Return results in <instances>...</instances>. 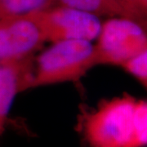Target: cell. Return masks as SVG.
Wrapping results in <instances>:
<instances>
[{"mask_svg":"<svg viewBox=\"0 0 147 147\" xmlns=\"http://www.w3.org/2000/svg\"><path fill=\"white\" fill-rule=\"evenodd\" d=\"M88 147L147 146V100L129 94L85 108L79 118Z\"/></svg>","mask_w":147,"mask_h":147,"instance_id":"6da1fadb","label":"cell"},{"mask_svg":"<svg viewBox=\"0 0 147 147\" xmlns=\"http://www.w3.org/2000/svg\"><path fill=\"white\" fill-rule=\"evenodd\" d=\"M96 65L92 42L66 40L53 42L32 65L27 89L76 82Z\"/></svg>","mask_w":147,"mask_h":147,"instance_id":"7a4b0ae2","label":"cell"},{"mask_svg":"<svg viewBox=\"0 0 147 147\" xmlns=\"http://www.w3.org/2000/svg\"><path fill=\"white\" fill-rule=\"evenodd\" d=\"M94 43L96 65L122 66L147 50V32L132 19L114 17L101 25Z\"/></svg>","mask_w":147,"mask_h":147,"instance_id":"3957f363","label":"cell"},{"mask_svg":"<svg viewBox=\"0 0 147 147\" xmlns=\"http://www.w3.org/2000/svg\"><path fill=\"white\" fill-rule=\"evenodd\" d=\"M41 29L47 42L96 40L101 29L99 16L57 6L29 14Z\"/></svg>","mask_w":147,"mask_h":147,"instance_id":"277c9868","label":"cell"},{"mask_svg":"<svg viewBox=\"0 0 147 147\" xmlns=\"http://www.w3.org/2000/svg\"><path fill=\"white\" fill-rule=\"evenodd\" d=\"M45 42L41 29L30 15L0 20V63L30 60Z\"/></svg>","mask_w":147,"mask_h":147,"instance_id":"5b68a950","label":"cell"},{"mask_svg":"<svg viewBox=\"0 0 147 147\" xmlns=\"http://www.w3.org/2000/svg\"><path fill=\"white\" fill-rule=\"evenodd\" d=\"M31 59L18 63H0V134L16 95L27 89Z\"/></svg>","mask_w":147,"mask_h":147,"instance_id":"8992f818","label":"cell"},{"mask_svg":"<svg viewBox=\"0 0 147 147\" xmlns=\"http://www.w3.org/2000/svg\"><path fill=\"white\" fill-rule=\"evenodd\" d=\"M54 3L97 16L119 15L133 20L138 16L130 0H54Z\"/></svg>","mask_w":147,"mask_h":147,"instance_id":"52a82bcc","label":"cell"},{"mask_svg":"<svg viewBox=\"0 0 147 147\" xmlns=\"http://www.w3.org/2000/svg\"><path fill=\"white\" fill-rule=\"evenodd\" d=\"M54 0H0V20L29 15L51 7Z\"/></svg>","mask_w":147,"mask_h":147,"instance_id":"ba28073f","label":"cell"},{"mask_svg":"<svg viewBox=\"0 0 147 147\" xmlns=\"http://www.w3.org/2000/svg\"><path fill=\"white\" fill-rule=\"evenodd\" d=\"M121 67L147 90V50L127 61Z\"/></svg>","mask_w":147,"mask_h":147,"instance_id":"9c48e42d","label":"cell"},{"mask_svg":"<svg viewBox=\"0 0 147 147\" xmlns=\"http://www.w3.org/2000/svg\"><path fill=\"white\" fill-rule=\"evenodd\" d=\"M131 2L138 14L142 10H147V0H131Z\"/></svg>","mask_w":147,"mask_h":147,"instance_id":"30bf717a","label":"cell"},{"mask_svg":"<svg viewBox=\"0 0 147 147\" xmlns=\"http://www.w3.org/2000/svg\"><path fill=\"white\" fill-rule=\"evenodd\" d=\"M143 28H144V29L146 30V31L147 32V21H146V25H145V26H143Z\"/></svg>","mask_w":147,"mask_h":147,"instance_id":"8fae6325","label":"cell"}]
</instances>
